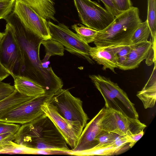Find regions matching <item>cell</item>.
Listing matches in <instances>:
<instances>
[{"mask_svg": "<svg viewBox=\"0 0 156 156\" xmlns=\"http://www.w3.org/2000/svg\"><path fill=\"white\" fill-rule=\"evenodd\" d=\"M152 46V42L148 41L131 45L126 61L118 68L125 70L137 68L147 58Z\"/></svg>", "mask_w": 156, "mask_h": 156, "instance_id": "14", "label": "cell"}, {"mask_svg": "<svg viewBox=\"0 0 156 156\" xmlns=\"http://www.w3.org/2000/svg\"><path fill=\"white\" fill-rule=\"evenodd\" d=\"M156 62L152 74L143 88L137 92V96L142 101L144 108L154 107L156 98Z\"/></svg>", "mask_w": 156, "mask_h": 156, "instance_id": "17", "label": "cell"}, {"mask_svg": "<svg viewBox=\"0 0 156 156\" xmlns=\"http://www.w3.org/2000/svg\"><path fill=\"white\" fill-rule=\"evenodd\" d=\"M116 47H90L89 54L91 58L98 64L103 66L102 69H109L115 73L118 68L116 56Z\"/></svg>", "mask_w": 156, "mask_h": 156, "instance_id": "15", "label": "cell"}, {"mask_svg": "<svg viewBox=\"0 0 156 156\" xmlns=\"http://www.w3.org/2000/svg\"><path fill=\"white\" fill-rule=\"evenodd\" d=\"M52 95L45 94L35 97L9 111L0 118V121L21 125L30 122L44 113L41 105Z\"/></svg>", "mask_w": 156, "mask_h": 156, "instance_id": "10", "label": "cell"}, {"mask_svg": "<svg viewBox=\"0 0 156 156\" xmlns=\"http://www.w3.org/2000/svg\"><path fill=\"white\" fill-rule=\"evenodd\" d=\"M89 77L103 97L105 108L119 112L124 115L115 96L99 78L98 75H89Z\"/></svg>", "mask_w": 156, "mask_h": 156, "instance_id": "20", "label": "cell"}, {"mask_svg": "<svg viewBox=\"0 0 156 156\" xmlns=\"http://www.w3.org/2000/svg\"><path fill=\"white\" fill-rule=\"evenodd\" d=\"M130 45L116 47V55L118 68L126 61L129 51Z\"/></svg>", "mask_w": 156, "mask_h": 156, "instance_id": "29", "label": "cell"}, {"mask_svg": "<svg viewBox=\"0 0 156 156\" xmlns=\"http://www.w3.org/2000/svg\"><path fill=\"white\" fill-rule=\"evenodd\" d=\"M41 108L53 122L67 144L72 149L74 148L79 137L70 124L59 113L55 106L48 101L41 105Z\"/></svg>", "mask_w": 156, "mask_h": 156, "instance_id": "12", "label": "cell"}, {"mask_svg": "<svg viewBox=\"0 0 156 156\" xmlns=\"http://www.w3.org/2000/svg\"><path fill=\"white\" fill-rule=\"evenodd\" d=\"M10 75L9 71L2 65L0 61V82H2Z\"/></svg>", "mask_w": 156, "mask_h": 156, "instance_id": "36", "label": "cell"}, {"mask_svg": "<svg viewBox=\"0 0 156 156\" xmlns=\"http://www.w3.org/2000/svg\"><path fill=\"white\" fill-rule=\"evenodd\" d=\"M146 20L150 30L152 44L156 43V0H147V15Z\"/></svg>", "mask_w": 156, "mask_h": 156, "instance_id": "22", "label": "cell"}, {"mask_svg": "<svg viewBox=\"0 0 156 156\" xmlns=\"http://www.w3.org/2000/svg\"><path fill=\"white\" fill-rule=\"evenodd\" d=\"M11 27L19 46L23 65L22 76L38 81L49 75V67L44 66L39 57V49L43 41L25 27L13 12L5 19Z\"/></svg>", "mask_w": 156, "mask_h": 156, "instance_id": "2", "label": "cell"}, {"mask_svg": "<svg viewBox=\"0 0 156 156\" xmlns=\"http://www.w3.org/2000/svg\"><path fill=\"white\" fill-rule=\"evenodd\" d=\"M142 22L139 9L132 6L115 17L106 28L99 31L94 43L96 46L106 47L131 45L132 36Z\"/></svg>", "mask_w": 156, "mask_h": 156, "instance_id": "3", "label": "cell"}, {"mask_svg": "<svg viewBox=\"0 0 156 156\" xmlns=\"http://www.w3.org/2000/svg\"><path fill=\"white\" fill-rule=\"evenodd\" d=\"M72 28L84 41L88 44L94 42L99 31L80 23L72 25Z\"/></svg>", "mask_w": 156, "mask_h": 156, "instance_id": "24", "label": "cell"}, {"mask_svg": "<svg viewBox=\"0 0 156 156\" xmlns=\"http://www.w3.org/2000/svg\"><path fill=\"white\" fill-rule=\"evenodd\" d=\"M16 0H0V20L4 19L13 10Z\"/></svg>", "mask_w": 156, "mask_h": 156, "instance_id": "28", "label": "cell"}, {"mask_svg": "<svg viewBox=\"0 0 156 156\" xmlns=\"http://www.w3.org/2000/svg\"><path fill=\"white\" fill-rule=\"evenodd\" d=\"M34 151L13 141H7L0 143V154H30Z\"/></svg>", "mask_w": 156, "mask_h": 156, "instance_id": "21", "label": "cell"}, {"mask_svg": "<svg viewBox=\"0 0 156 156\" xmlns=\"http://www.w3.org/2000/svg\"><path fill=\"white\" fill-rule=\"evenodd\" d=\"M30 6L47 20L57 21L55 17V0H18Z\"/></svg>", "mask_w": 156, "mask_h": 156, "instance_id": "18", "label": "cell"}, {"mask_svg": "<svg viewBox=\"0 0 156 156\" xmlns=\"http://www.w3.org/2000/svg\"><path fill=\"white\" fill-rule=\"evenodd\" d=\"M20 126V124L0 121V135L8 133H15Z\"/></svg>", "mask_w": 156, "mask_h": 156, "instance_id": "30", "label": "cell"}, {"mask_svg": "<svg viewBox=\"0 0 156 156\" xmlns=\"http://www.w3.org/2000/svg\"><path fill=\"white\" fill-rule=\"evenodd\" d=\"M150 34V30L147 20L142 22L132 36L131 38V44L148 41Z\"/></svg>", "mask_w": 156, "mask_h": 156, "instance_id": "25", "label": "cell"}, {"mask_svg": "<svg viewBox=\"0 0 156 156\" xmlns=\"http://www.w3.org/2000/svg\"><path fill=\"white\" fill-rule=\"evenodd\" d=\"M48 23L51 39L61 44L69 52L83 58L90 64L94 63L89 54L90 47L76 34L64 23L56 24L50 21Z\"/></svg>", "mask_w": 156, "mask_h": 156, "instance_id": "6", "label": "cell"}, {"mask_svg": "<svg viewBox=\"0 0 156 156\" xmlns=\"http://www.w3.org/2000/svg\"><path fill=\"white\" fill-rule=\"evenodd\" d=\"M14 86L20 93L24 95L35 97L46 94L43 87L35 80L26 76L12 75Z\"/></svg>", "mask_w": 156, "mask_h": 156, "instance_id": "16", "label": "cell"}, {"mask_svg": "<svg viewBox=\"0 0 156 156\" xmlns=\"http://www.w3.org/2000/svg\"><path fill=\"white\" fill-rule=\"evenodd\" d=\"M118 10L123 12L130 9L132 6L130 0H113Z\"/></svg>", "mask_w": 156, "mask_h": 156, "instance_id": "33", "label": "cell"}, {"mask_svg": "<svg viewBox=\"0 0 156 156\" xmlns=\"http://www.w3.org/2000/svg\"><path fill=\"white\" fill-rule=\"evenodd\" d=\"M144 134L143 130L137 133L132 134L128 136L130 140L129 146L130 148H132L136 143L139 140Z\"/></svg>", "mask_w": 156, "mask_h": 156, "instance_id": "34", "label": "cell"}, {"mask_svg": "<svg viewBox=\"0 0 156 156\" xmlns=\"http://www.w3.org/2000/svg\"><path fill=\"white\" fill-rule=\"evenodd\" d=\"M16 132L0 134V143L9 140L13 141L15 138Z\"/></svg>", "mask_w": 156, "mask_h": 156, "instance_id": "35", "label": "cell"}, {"mask_svg": "<svg viewBox=\"0 0 156 156\" xmlns=\"http://www.w3.org/2000/svg\"><path fill=\"white\" fill-rule=\"evenodd\" d=\"M105 111V107L102 108L87 124L79 137L76 146L71 150L70 152L84 154L96 147L97 145L96 137L102 130L101 122Z\"/></svg>", "mask_w": 156, "mask_h": 156, "instance_id": "11", "label": "cell"}, {"mask_svg": "<svg viewBox=\"0 0 156 156\" xmlns=\"http://www.w3.org/2000/svg\"></svg>", "mask_w": 156, "mask_h": 156, "instance_id": "38", "label": "cell"}, {"mask_svg": "<svg viewBox=\"0 0 156 156\" xmlns=\"http://www.w3.org/2000/svg\"><path fill=\"white\" fill-rule=\"evenodd\" d=\"M101 126L105 131L127 136L139 133L147 126L138 119L128 117L119 112L105 108Z\"/></svg>", "mask_w": 156, "mask_h": 156, "instance_id": "7", "label": "cell"}, {"mask_svg": "<svg viewBox=\"0 0 156 156\" xmlns=\"http://www.w3.org/2000/svg\"><path fill=\"white\" fill-rule=\"evenodd\" d=\"M41 44L44 46L46 52V55L43 60V62L47 61L52 55L63 56L64 55V46L58 42L49 39L43 40Z\"/></svg>", "mask_w": 156, "mask_h": 156, "instance_id": "23", "label": "cell"}, {"mask_svg": "<svg viewBox=\"0 0 156 156\" xmlns=\"http://www.w3.org/2000/svg\"><path fill=\"white\" fill-rule=\"evenodd\" d=\"M0 42V61L10 75L22 76L23 66L19 46L12 29L6 23Z\"/></svg>", "mask_w": 156, "mask_h": 156, "instance_id": "8", "label": "cell"}, {"mask_svg": "<svg viewBox=\"0 0 156 156\" xmlns=\"http://www.w3.org/2000/svg\"><path fill=\"white\" fill-rule=\"evenodd\" d=\"M104 4L106 9L110 12L115 17L122 12L117 9L113 0H100Z\"/></svg>", "mask_w": 156, "mask_h": 156, "instance_id": "32", "label": "cell"}, {"mask_svg": "<svg viewBox=\"0 0 156 156\" xmlns=\"http://www.w3.org/2000/svg\"><path fill=\"white\" fill-rule=\"evenodd\" d=\"M4 33H2L0 32V42L1 41V40H2V38L3 37L4 35Z\"/></svg>", "mask_w": 156, "mask_h": 156, "instance_id": "37", "label": "cell"}, {"mask_svg": "<svg viewBox=\"0 0 156 156\" xmlns=\"http://www.w3.org/2000/svg\"><path fill=\"white\" fill-rule=\"evenodd\" d=\"M12 12L32 34L43 40L51 39L47 20L30 6L16 0Z\"/></svg>", "mask_w": 156, "mask_h": 156, "instance_id": "9", "label": "cell"}, {"mask_svg": "<svg viewBox=\"0 0 156 156\" xmlns=\"http://www.w3.org/2000/svg\"><path fill=\"white\" fill-rule=\"evenodd\" d=\"M16 143L34 151L70 152L64 138L44 113L22 125L14 140Z\"/></svg>", "mask_w": 156, "mask_h": 156, "instance_id": "1", "label": "cell"}, {"mask_svg": "<svg viewBox=\"0 0 156 156\" xmlns=\"http://www.w3.org/2000/svg\"><path fill=\"white\" fill-rule=\"evenodd\" d=\"M48 101L55 106L79 138L89 119L80 99L73 96L68 90L61 88L54 93Z\"/></svg>", "mask_w": 156, "mask_h": 156, "instance_id": "4", "label": "cell"}, {"mask_svg": "<svg viewBox=\"0 0 156 156\" xmlns=\"http://www.w3.org/2000/svg\"><path fill=\"white\" fill-rule=\"evenodd\" d=\"M82 23L98 31L103 30L114 20L115 16L99 4L91 0H73Z\"/></svg>", "mask_w": 156, "mask_h": 156, "instance_id": "5", "label": "cell"}, {"mask_svg": "<svg viewBox=\"0 0 156 156\" xmlns=\"http://www.w3.org/2000/svg\"><path fill=\"white\" fill-rule=\"evenodd\" d=\"M15 89L10 83L0 82V101L12 93Z\"/></svg>", "mask_w": 156, "mask_h": 156, "instance_id": "31", "label": "cell"}, {"mask_svg": "<svg viewBox=\"0 0 156 156\" xmlns=\"http://www.w3.org/2000/svg\"><path fill=\"white\" fill-rule=\"evenodd\" d=\"M118 135L114 133L107 132L102 130L96 137L97 145L95 148L109 145H112V143Z\"/></svg>", "mask_w": 156, "mask_h": 156, "instance_id": "27", "label": "cell"}, {"mask_svg": "<svg viewBox=\"0 0 156 156\" xmlns=\"http://www.w3.org/2000/svg\"><path fill=\"white\" fill-rule=\"evenodd\" d=\"M98 76L115 96L124 115L129 118L138 119V114L135 107L134 104L130 101L126 93L117 83L112 82L109 79L99 75H98Z\"/></svg>", "mask_w": 156, "mask_h": 156, "instance_id": "13", "label": "cell"}, {"mask_svg": "<svg viewBox=\"0 0 156 156\" xmlns=\"http://www.w3.org/2000/svg\"><path fill=\"white\" fill-rule=\"evenodd\" d=\"M35 97L22 94L15 89L11 94L0 101V118L9 111Z\"/></svg>", "mask_w": 156, "mask_h": 156, "instance_id": "19", "label": "cell"}, {"mask_svg": "<svg viewBox=\"0 0 156 156\" xmlns=\"http://www.w3.org/2000/svg\"><path fill=\"white\" fill-rule=\"evenodd\" d=\"M123 151L121 149L113 145H108L95 148L83 154V155H112L119 154Z\"/></svg>", "mask_w": 156, "mask_h": 156, "instance_id": "26", "label": "cell"}]
</instances>
